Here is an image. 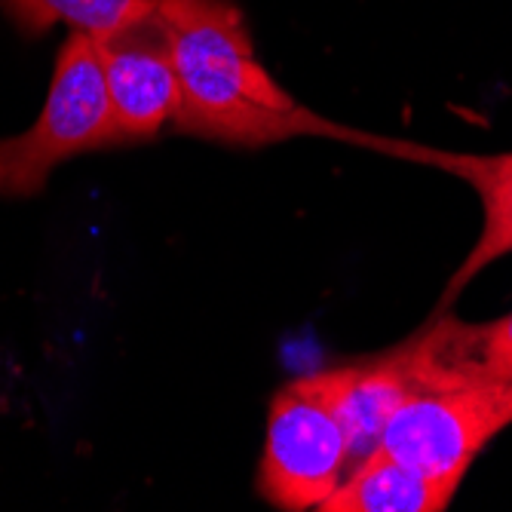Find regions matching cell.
<instances>
[{
    "instance_id": "1",
    "label": "cell",
    "mask_w": 512,
    "mask_h": 512,
    "mask_svg": "<svg viewBox=\"0 0 512 512\" xmlns=\"http://www.w3.org/2000/svg\"><path fill=\"white\" fill-rule=\"evenodd\" d=\"M154 10L178 74V132L230 148H267L289 138L378 148L381 135L325 120L279 86L258 62L246 16L230 0H154Z\"/></svg>"
},
{
    "instance_id": "2",
    "label": "cell",
    "mask_w": 512,
    "mask_h": 512,
    "mask_svg": "<svg viewBox=\"0 0 512 512\" xmlns=\"http://www.w3.org/2000/svg\"><path fill=\"white\" fill-rule=\"evenodd\" d=\"M111 145L120 142L99 46L89 34L71 31L37 123L0 138V197H31L59 163Z\"/></svg>"
},
{
    "instance_id": "3",
    "label": "cell",
    "mask_w": 512,
    "mask_h": 512,
    "mask_svg": "<svg viewBox=\"0 0 512 512\" xmlns=\"http://www.w3.org/2000/svg\"><path fill=\"white\" fill-rule=\"evenodd\" d=\"M512 424V384L417 387L381 433V448L436 479L463 482L485 445Z\"/></svg>"
},
{
    "instance_id": "4",
    "label": "cell",
    "mask_w": 512,
    "mask_h": 512,
    "mask_svg": "<svg viewBox=\"0 0 512 512\" xmlns=\"http://www.w3.org/2000/svg\"><path fill=\"white\" fill-rule=\"evenodd\" d=\"M353 467V448L338 414L307 378L279 387L270 399L258 494L286 512L319 509Z\"/></svg>"
},
{
    "instance_id": "5",
    "label": "cell",
    "mask_w": 512,
    "mask_h": 512,
    "mask_svg": "<svg viewBox=\"0 0 512 512\" xmlns=\"http://www.w3.org/2000/svg\"><path fill=\"white\" fill-rule=\"evenodd\" d=\"M120 145L151 142L178 111V74L157 10L96 37Z\"/></svg>"
},
{
    "instance_id": "6",
    "label": "cell",
    "mask_w": 512,
    "mask_h": 512,
    "mask_svg": "<svg viewBox=\"0 0 512 512\" xmlns=\"http://www.w3.org/2000/svg\"><path fill=\"white\" fill-rule=\"evenodd\" d=\"M375 151L451 172L460 181H467L482 200V234L476 246L470 249V255L463 258V264L454 270L451 283L439 301L442 307H448L488 264L512 252V151L454 154V151H436L427 145H411V142H402V138H381Z\"/></svg>"
},
{
    "instance_id": "7",
    "label": "cell",
    "mask_w": 512,
    "mask_h": 512,
    "mask_svg": "<svg viewBox=\"0 0 512 512\" xmlns=\"http://www.w3.org/2000/svg\"><path fill=\"white\" fill-rule=\"evenodd\" d=\"M304 378L325 402H329V408L344 424L350 436V448H353V467L371 448H378L381 433L393 417V411L402 405L408 393L417 390L402 344L384 356L322 368Z\"/></svg>"
},
{
    "instance_id": "8",
    "label": "cell",
    "mask_w": 512,
    "mask_h": 512,
    "mask_svg": "<svg viewBox=\"0 0 512 512\" xmlns=\"http://www.w3.org/2000/svg\"><path fill=\"white\" fill-rule=\"evenodd\" d=\"M402 347L417 387L467 381L512 384V313L491 322L436 316L427 332L408 338Z\"/></svg>"
},
{
    "instance_id": "9",
    "label": "cell",
    "mask_w": 512,
    "mask_h": 512,
    "mask_svg": "<svg viewBox=\"0 0 512 512\" xmlns=\"http://www.w3.org/2000/svg\"><path fill=\"white\" fill-rule=\"evenodd\" d=\"M457 491L460 482L417 473L378 445L344 476L319 512H445Z\"/></svg>"
},
{
    "instance_id": "10",
    "label": "cell",
    "mask_w": 512,
    "mask_h": 512,
    "mask_svg": "<svg viewBox=\"0 0 512 512\" xmlns=\"http://www.w3.org/2000/svg\"><path fill=\"white\" fill-rule=\"evenodd\" d=\"M0 10L28 37L68 25L96 40L151 13L154 0H0Z\"/></svg>"
}]
</instances>
